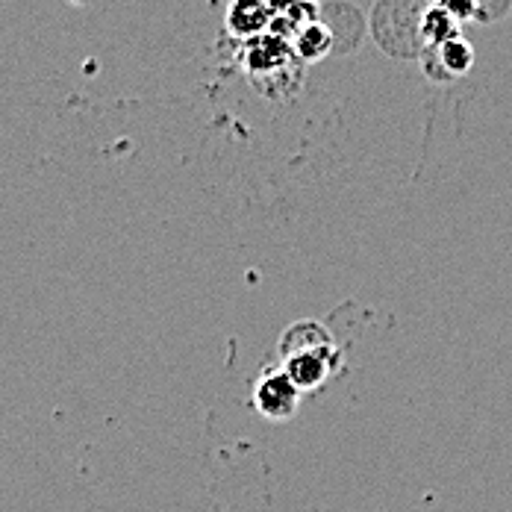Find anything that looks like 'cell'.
<instances>
[{"label": "cell", "instance_id": "cell-5", "mask_svg": "<svg viewBox=\"0 0 512 512\" xmlns=\"http://www.w3.org/2000/svg\"><path fill=\"white\" fill-rule=\"evenodd\" d=\"M460 21L454 15H448L442 6L430 3L424 6V15H421V42L427 48H439L445 42H454L460 39Z\"/></svg>", "mask_w": 512, "mask_h": 512}, {"label": "cell", "instance_id": "cell-2", "mask_svg": "<svg viewBox=\"0 0 512 512\" xmlns=\"http://www.w3.org/2000/svg\"><path fill=\"white\" fill-rule=\"evenodd\" d=\"M239 62H242L245 74L251 77V83H256L259 89H265V83H271V80L295 77L298 65H301L292 42L277 39L271 33H262V36L242 42Z\"/></svg>", "mask_w": 512, "mask_h": 512}, {"label": "cell", "instance_id": "cell-3", "mask_svg": "<svg viewBox=\"0 0 512 512\" xmlns=\"http://www.w3.org/2000/svg\"><path fill=\"white\" fill-rule=\"evenodd\" d=\"M298 395H301V389L292 383V377L283 368H271L256 383V410L262 412L265 418L283 421V418H289L295 412V407H298Z\"/></svg>", "mask_w": 512, "mask_h": 512}, {"label": "cell", "instance_id": "cell-9", "mask_svg": "<svg viewBox=\"0 0 512 512\" xmlns=\"http://www.w3.org/2000/svg\"><path fill=\"white\" fill-rule=\"evenodd\" d=\"M436 6H442L448 15H454L460 24L465 21H471V18H477V9H480V3L477 0H433Z\"/></svg>", "mask_w": 512, "mask_h": 512}, {"label": "cell", "instance_id": "cell-8", "mask_svg": "<svg viewBox=\"0 0 512 512\" xmlns=\"http://www.w3.org/2000/svg\"><path fill=\"white\" fill-rule=\"evenodd\" d=\"M268 6H271V18L286 21V24H292L298 30L321 21L318 0H268Z\"/></svg>", "mask_w": 512, "mask_h": 512}, {"label": "cell", "instance_id": "cell-6", "mask_svg": "<svg viewBox=\"0 0 512 512\" xmlns=\"http://www.w3.org/2000/svg\"><path fill=\"white\" fill-rule=\"evenodd\" d=\"M427 53L439 62V68H442V77H462V74H468L471 71V65H474V48L465 42V39H454V42H445V45H439V48H427Z\"/></svg>", "mask_w": 512, "mask_h": 512}, {"label": "cell", "instance_id": "cell-4", "mask_svg": "<svg viewBox=\"0 0 512 512\" xmlns=\"http://www.w3.org/2000/svg\"><path fill=\"white\" fill-rule=\"evenodd\" d=\"M271 24V6L268 0H230L224 12V27L230 36L248 42L254 36L268 33Z\"/></svg>", "mask_w": 512, "mask_h": 512}, {"label": "cell", "instance_id": "cell-1", "mask_svg": "<svg viewBox=\"0 0 512 512\" xmlns=\"http://www.w3.org/2000/svg\"><path fill=\"white\" fill-rule=\"evenodd\" d=\"M307 333L309 324H298L283 336V371L292 377L298 389H315L330 374L333 365L324 333L315 324H312V336Z\"/></svg>", "mask_w": 512, "mask_h": 512}, {"label": "cell", "instance_id": "cell-7", "mask_svg": "<svg viewBox=\"0 0 512 512\" xmlns=\"http://www.w3.org/2000/svg\"><path fill=\"white\" fill-rule=\"evenodd\" d=\"M292 48H295L301 62H318L333 48V30L324 21H315L295 36Z\"/></svg>", "mask_w": 512, "mask_h": 512}]
</instances>
